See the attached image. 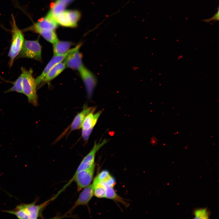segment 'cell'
Returning a JSON list of instances; mask_svg holds the SVG:
<instances>
[{
	"label": "cell",
	"instance_id": "1",
	"mask_svg": "<svg viewBox=\"0 0 219 219\" xmlns=\"http://www.w3.org/2000/svg\"><path fill=\"white\" fill-rule=\"evenodd\" d=\"M52 200L51 199L39 205L36 204V201L28 204L22 203L12 210L2 211L14 215L19 219H37L41 217L42 210Z\"/></svg>",
	"mask_w": 219,
	"mask_h": 219
},
{
	"label": "cell",
	"instance_id": "2",
	"mask_svg": "<svg viewBox=\"0 0 219 219\" xmlns=\"http://www.w3.org/2000/svg\"><path fill=\"white\" fill-rule=\"evenodd\" d=\"M21 75L22 78L23 94L27 97L29 102L35 106L38 105L37 94V85L33 75V70L22 67Z\"/></svg>",
	"mask_w": 219,
	"mask_h": 219
},
{
	"label": "cell",
	"instance_id": "3",
	"mask_svg": "<svg viewBox=\"0 0 219 219\" xmlns=\"http://www.w3.org/2000/svg\"><path fill=\"white\" fill-rule=\"evenodd\" d=\"M12 40L8 56L10 59L9 65L10 68L13 65L14 60L19 54L23 45L25 39L22 31L16 25L14 17L12 15Z\"/></svg>",
	"mask_w": 219,
	"mask_h": 219
},
{
	"label": "cell",
	"instance_id": "4",
	"mask_svg": "<svg viewBox=\"0 0 219 219\" xmlns=\"http://www.w3.org/2000/svg\"><path fill=\"white\" fill-rule=\"evenodd\" d=\"M41 46L37 40H26L16 59L27 58L41 62Z\"/></svg>",
	"mask_w": 219,
	"mask_h": 219
},
{
	"label": "cell",
	"instance_id": "5",
	"mask_svg": "<svg viewBox=\"0 0 219 219\" xmlns=\"http://www.w3.org/2000/svg\"><path fill=\"white\" fill-rule=\"evenodd\" d=\"M95 166L94 163L89 168L75 174L70 182H75L78 191L90 184L93 176Z\"/></svg>",
	"mask_w": 219,
	"mask_h": 219
},
{
	"label": "cell",
	"instance_id": "6",
	"mask_svg": "<svg viewBox=\"0 0 219 219\" xmlns=\"http://www.w3.org/2000/svg\"><path fill=\"white\" fill-rule=\"evenodd\" d=\"M81 16L80 12L75 10H64L55 18L58 24L66 27H76Z\"/></svg>",
	"mask_w": 219,
	"mask_h": 219
},
{
	"label": "cell",
	"instance_id": "7",
	"mask_svg": "<svg viewBox=\"0 0 219 219\" xmlns=\"http://www.w3.org/2000/svg\"><path fill=\"white\" fill-rule=\"evenodd\" d=\"M95 110L94 108H93L91 111L86 116L82 125V136L85 141L88 139L101 113V112L99 111L94 113Z\"/></svg>",
	"mask_w": 219,
	"mask_h": 219
},
{
	"label": "cell",
	"instance_id": "8",
	"mask_svg": "<svg viewBox=\"0 0 219 219\" xmlns=\"http://www.w3.org/2000/svg\"><path fill=\"white\" fill-rule=\"evenodd\" d=\"M81 44L78 45L71 51L64 60L66 67L78 70L83 65L82 61V55L79 50Z\"/></svg>",
	"mask_w": 219,
	"mask_h": 219
},
{
	"label": "cell",
	"instance_id": "9",
	"mask_svg": "<svg viewBox=\"0 0 219 219\" xmlns=\"http://www.w3.org/2000/svg\"><path fill=\"white\" fill-rule=\"evenodd\" d=\"M107 142V140L104 139L101 142H95L93 148L83 158L78 167L75 174L86 169L94 164L96 154L97 151Z\"/></svg>",
	"mask_w": 219,
	"mask_h": 219
},
{
	"label": "cell",
	"instance_id": "10",
	"mask_svg": "<svg viewBox=\"0 0 219 219\" xmlns=\"http://www.w3.org/2000/svg\"><path fill=\"white\" fill-rule=\"evenodd\" d=\"M78 71L85 84L88 96L89 97H91L96 85V78L93 74L83 64Z\"/></svg>",
	"mask_w": 219,
	"mask_h": 219
},
{
	"label": "cell",
	"instance_id": "11",
	"mask_svg": "<svg viewBox=\"0 0 219 219\" xmlns=\"http://www.w3.org/2000/svg\"><path fill=\"white\" fill-rule=\"evenodd\" d=\"M58 24L55 19L47 15L44 18L25 30L32 31L34 33L38 30L42 29L54 30L57 27Z\"/></svg>",
	"mask_w": 219,
	"mask_h": 219
},
{
	"label": "cell",
	"instance_id": "12",
	"mask_svg": "<svg viewBox=\"0 0 219 219\" xmlns=\"http://www.w3.org/2000/svg\"><path fill=\"white\" fill-rule=\"evenodd\" d=\"M93 195V188L92 184L84 188L69 212H72L75 208L79 206L85 205L88 204Z\"/></svg>",
	"mask_w": 219,
	"mask_h": 219
},
{
	"label": "cell",
	"instance_id": "13",
	"mask_svg": "<svg viewBox=\"0 0 219 219\" xmlns=\"http://www.w3.org/2000/svg\"><path fill=\"white\" fill-rule=\"evenodd\" d=\"M70 51L71 50H69L67 53L64 55L54 56L47 64L42 73L35 79L37 86L40 84L44 76L49 70L56 64L62 62Z\"/></svg>",
	"mask_w": 219,
	"mask_h": 219
},
{
	"label": "cell",
	"instance_id": "14",
	"mask_svg": "<svg viewBox=\"0 0 219 219\" xmlns=\"http://www.w3.org/2000/svg\"><path fill=\"white\" fill-rule=\"evenodd\" d=\"M92 107H88L85 105L82 110L78 113L75 117L71 123L70 131L80 129L81 127L83 122L86 116L92 110Z\"/></svg>",
	"mask_w": 219,
	"mask_h": 219
},
{
	"label": "cell",
	"instance_id": "15",
	"mask_svg": "<svg viewBox=\"0 0 219 219\" xmlns=\"http://www.w3.org/2000/svg\"><path fill=\"white\" fill-rule=\"evenodd\" d=\"M66 67V64L64 62L59 63L54 66L45 75L40 84L53 79L59 75L64 69Z\"/></svg>",
	"mask_w": 219,
	"mask_h": 219
},
{
	"label": "cell",
	"instance_id": "16",
	"mask_svg": "<svg viewBox=\"0 0 219 219\" xmlns=\"http://www.w3.org/2000/svg\"><path fill=\"white\" fill-rule=\"evenodd\" d=\"M71 45L68 41H59L53 44V50L54 56L61 55L65 54L70 50Z\"/></svg>",
	"mask_w": 219,
	"mask_h": 219
},
{
	"label": "cell",
	"instance_id": "17",
	"mask_svg": "<svg viewBox=\"0 0 219 219\" xmlns=\"http://www.w3.org/2000/svg\"><path fill=\"white\" fill-rule=\"evenodd\" d=\"M92 184L93 188L94 195L98 198H105L106 187L105 184L96 177Z\"/></svg>",
	"mask_w": 219,
	"mask_h": 219
},
{
	"label": "cell",
	"instance_id": "18",
	"mask_svg": "<svg viewBox=\"0 0 219 219\" xmlns=\"http://www.w3.org/2000/svg\"><path fill=\"white\" fill-rule=\"evenodd\" d=\"M35 33L40 34L46 40L53 44L59 40L54 30L42 29L38 30Z\"/></svg>",
	"mask_w": 219,
	"mask_h": 219
},
{
	"label": "cell",
	"instance_id": "19",
	"mask_svg": "<svg viewBox=\"0 0 219 219\" xmlns=\"http://www.w3.org/2000/svg\"><path fill=\"white\" fill-rule=\"evenodd\" d=\"M105 186L106 187L105 198L120 202L123 204L126 203L122 198L116 194L113 189V187L106 185Z\"/></svg>",
	"mask_w": 219,
	"mask_h": 219
},
{
	"label": "cell",
	"instance_id": "20",
	"mask_svg": "<svg viewBox=\"0 0 219 219\" xmlns=\"http://www.w3.org/2000/svg\"><path fill=\"white\" fill-rule=\"evenodd\" d=\"M12 83L13 86L6 91L5 92V93L15 91L19 93H23L22 78L21 75Z\"/></svg>",
	"mask_w": 219,
	"mask_h": 219
},
{
	"label": "cell",
	"instance_id": "21",
	"mask_svg": "<svg viewBox=\"0 0 219 219\" xmlns=\"http://www.w3.org/2000/svg\"><path fill=\"white\" fill-rule=\"evenodd\" d=\"M195 219H208L209 212L206 208H199L195 209L193 212Z\"/></svg>",
	"mask_w": 219,
	"mask_h": 219
},
{
	"label": "cell",
	"instance_id": "22",
	"mask_svg": "<svg viewBox=\"0 0 219 219\" xmlns=\"http://www.w3.org/2000/svg\"><path fill=\"white\" fill-rule=\"evenodd\" d=\"M219 7H218L217 12L212 17L208 19L203 20V21L207 23H209L212 21H218L219 20Z\"/></svg>",
	"mask_w": 219,
	"mask_h": 219
},
{
	"label": "cell",
	"instance_id": "23",
	"mask_svg": "<svg viewBox=\"0 0 219 219\" xmlns=\"http://www.w3.org/2000/svg\"><path fill=\"white\" fill-rule=\"evenodd\" d=\"M59 0L62 2H63L66 5H67V4H68L70 2H71L73 0Z\"/></svg>",
	"mask_w": 219,
	"mask_h": 219
}]
</instances>
